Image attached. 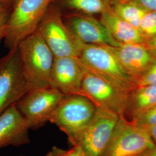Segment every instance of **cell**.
Returning <instances> with one entry per match:
<instances>
[{"mask_svg": "<svg viewBox=\"0 0 156 156\" xmlns=\"http://www.w3.org/2000/svg\"><path fill=\"white\" fill-rule=\"evenodd\" d=\"M23 73L30 90L50 86L55 57L37 31L17 45Z\"/></svg>", "mask_w": 156, "mask_h": 156, "instance_id": "obj_1", "label": "cell"}, {"mask_svg": "<svg viewBox=\"0 0 156 156\" xmlns=\"http://www.w3.org/2000/svg\"><path fill=\"white\" fill-rule=\"evenodd\" d=\"M53 0H13L6 24L4 43L8 50L36 31Z\"/></svg>", "mask_w": 156, "mask_h": 156, "instance_id": "obj_2", "label": "cell"}, {"mask_svg": "<svg viewBox=\"0 0 156 156\" xmlns=\"http://www.w3.org/2000/svg\"><path fill=\"white\" fill-rule=\"evenodd\" d=\"M97 107L88 97L82 94L65 95L50 118L68 137L72 146L89 126Z\"/></svg>", "mask_w": 156, "mask_h": 156, "instance_id": "obj_3", "label": "cell"}, {"mask_svg": "<svg viewBox=\"0 0 156 156\" xmlns=\"http://www.w3.org/2000/svg\"><path fill=\"white\" fill-rule=\"evenodd\" d=\"M79 58L87 69L118 88L131 93L137 87L135 79L104 46L84 44Z\"/></svg>", "mask_w": 156, "mask_h": 156, "instance_id": "obj_4", "label": "cell"}, {"mask_svg": "<svg viewBox=\"0 0 156 156\" xmlns=\"http://www.w3.org/2000/svg\"><path fill=\"white\" fill-rule=\"evenodd\" d=\"M55 57H79L84 44L63 21L61 11L51 4L36 30Z\"/></svg>", "mask_w": 156, "mask_h": 156, "instance_id": "obj_5", "label": "cell"}, {"mask_svg": "<svg viewBox=\"0 0 156 156\" xmlns=\"http://www.w3.org/2000/svg\"><path fill=\"white\" fill-rule=\"evenodd\" d=\"M64 95L51 86L30 90L16 105L30 129H37L49 122Z\"/></svg>", "mask_w": 156, "mask_h": 156, "instance_id": "obj_6", "label": "cell"}, {"mask_svg": "<svg viewBox=\"0 0 156 156\" xmlns=\"http://www.w3.org/2000/svg\"><path fill=\"white\" fill-rule=\"evenodd\" d=\"M156 147L147 129L120 116L104 156H141Z\"/></svg>", "mask_w": 156, "mask_h": 156, "instance_id": "obj_7", "label": "cell"}, {"mask_svg": "<svg viewBox=\"0 0 156 156\" xmlns=\"http://www.w3.org/2000/svg\"><path fill=\"white\" fill-rule=\"evenodd\" d=\"M87 69L81 87V94L88 97L96 107L124 116L128 109L129 94Z\"/></svg>", "mask_w": 156, "mask_h": 156, "instance_id": "obj_8", "label": "cell"}, {"mask_svg": "<svg viewBox=\"0 0 156 156\" xmlns=\"http://www.w3.org/2000/svg\"><path fill=\"white\" fill-rule=\"evenodd\" d=\"M28 90L17 47L0 58V114L16 104Z\"/></svg>", "mask_w": 156, "mask_h": 156, "instance_id": "obj_9", "label": "cell"}, {"mask_svg": "<svg viewBox=\"0 0 156 156\" xmlns=\"http://www.w3.org/2000/svg\"><path fill=\"white\" fill-rule=\"evenodd\" d=\"M120 116L97 107L92 120L75 145L81 147L85 156H104Z\"/></svg>", "mask_w": 156, "mask_h": 156, "instance_id": "obj_10", "label": "cell"}, {"mask_svg": "<svg viewBox=\"0 0 156 156\" xmlns=\"http://www.w3.org/2000/svg\"><path fill=\"white\" fill-rule=\"evenodd\" d=\"M63 21L73 35L86 45L119 46L107 28L94 16L82 13H62Z\"/></svg>", "mask_w": 156, "mask_h": 156, "instance_id": "obj_11", "label": "cell"}, {"mask_svg": "<svg viewBox=\"0 0 156 156\" xmlns=\"http://www.w3.org/2000/svg\"><path fill=\"white\" fill-rule=\"evenodd\" d=\"M86 70L78 57H55L50 86L64 95L81 94L82 84Z\"/></svg>", "mask_w": 156, "mask_h": 156, "instance_id": "obj_12", "label": "cell"}, {"mask_svg": "<svg viewBox=\"0 0 156 156\" xmlns=\"http://www.w3.org/2000/svg\"><path fill=\"white\" fill-rule=\"evenodd\" d=\"M30 128L13 104L0 114V149L9 146H20L30 142Z\"/></svg>", "mask_w": 156, "mask_h": 156, "instance_id": "obj_13", "label": "cell"}, {"mask_svg": "<svg viewBox=\"0 0 156 156\" xmlns=\"http://www.w3.org/2000/svg\"><path fill=\"white\" fill-rule=\"evenodd\" d=\"M104 46L117 58L135 80L145 73L156 59L142 44Z\"/></svg>", "mask_w": 156, "mask_h": 156, "instance_id": "obj_14", "label": "cell"}, {"mask_svg": "<svg viewBox=\"0 0 156 156\" xmlns=\"http://www.w3.org/2000/svg\"><path fill=\"white\" fill-rule=\"evenodd\" d=\"M100 16L99 20L101 23L121 44L145 43V39L138 29L117 16L112 9Z\"/></svg>", "mask_w": 156, "mask_h": 156, "instance_id": "obj_15", "label": "cell"}, {"mask_svg": "<svg viewBox=\"0 0 156 156\" xmlns=\"http://www.w3.org/2000/svg\"><path fill=\"white\" fill-rule=\"evenodd\" d=\"M62 13H75L95 16L112 9L111 0H53Z\"/></svg>", "mask_w": 156, "mask_h": 156, "instance_id": "obj_16", "label": "cell"}, {"mask_svg": "<svg viewBox=\"0 0 156 156\" xmlns=\"http://www.w3.org/2000/svg\"><path fill=\"white\" fill-rule=\"evenodd\" d=\"M156 105V84L136 87L129 98L128 109L132 118Z\"/></svg>", "mask_w": 156, "mask_h": 156, "instance_id": "obj_17", "label": "cell"}, {"mask_svg": "<svg viewBox=\"0 0 156 156\" xmlns=\"http://www.w3.org/2000/svg\"><path fill=\"white\" fill-rule=\"evenodd\" d=\"M112 8L117 16L137 29L142 17L147 11L132 0L115 2L112 4Z\"/></svg>", "mask_w": 156, "mask_h": 156, "instance_id": "obj_18", "label": "cell"}, {"mask_svg": "<svg viewBox=\"0 0 156 156\" xmlns=\"http://www.w3.org/2000/svg\"><path fill=\"white\" fill-rule=\"evenodd\" d=\"M138 30L145 41L156 35V11H147L140 22Z\"/></svg>", "mask_w": 156, "mask_h": 156, "instance_id": "obj_19", "label": "cell"}, {"mask_svg": "<svg viewBox=\"0 0 156 156\" xmlns=\"http://www.w3.org/2000/svg\"><path fill=\"white\" fill-rule=\"evenodd\" d=\"M137 126L149 129L156 125V105L133 117L131 120Z\"/></svg>", "mask_w": 156, "mask_h": 156, "instance_id": "obj_20", "label": "cell"}, {"mask_svg": "<svg viewBox=\"0 0 156 156\" xmlns=\"http://www.w3.org/2000/svg\"><path fill=\"white\" fill-rule=\"evenodd\" d=\"M137 87L156 84V58L148 69L136 80Z\"/></svg>", "mask_w": 156, "mask_h": 156, "instance_id": "obj_21", "label": "cell"}, {"mask_svg": "<svg viewBox=\"0 0 156 156\" xmlns=\"http://www.w3.org/2000/svg\"><path fill=\"white\" fill-rule=\"evenodd\" d=\"M48 154L50 156H85L83 151L79 145L73 146L69 150L62 149L53 146Z\"/></svg>", "mask_w": 156, "mask_h": 156, "instance_id": "obj_22", "label": "cell"}, {"mask_svg": "<svg viewBox=\"0 0 156 156\" xmlns=\"http://www.w3.org/2000/svg\"><path fill=\"white\" fill-rule=\"evenodd\" d=\"M10 9L11 5L0 2V42L4 38Z\"/></svg>", "mask_w": 156, "mask_h": 156, "instance_id": "obj_23", "label": "cell"}, {"mask_svg": "<svg viewBox=\"0 0 156 156\" xmlns=\"http://www.w3.org/2000/svg\"><path fill=\"white\" fill-rule=\"evenodd\" d=\"M144 44L151 55L156 58V35L145 41Z\"/></svg>", "mask_w": 156, "mask_h": 156, "instance_id": "obj_24", "label": "cell"}, {"mask_svg": "<svg viewBox=\"0 0 156 156\" xmlns=\"http://www.w3.org/2000/svg\"><path fill=\"white\" fill-rule=\"evenodd\" d=\"M149 11H156V0H132Z\"/></svg>", "mask_w": 156, "mask_h": 156, "instance_id": "obj_25", "label": "cell"}, {"mask_svg": "<svg viewBox=\"0 0 156 156\" xmlns=\"http://www.w3.org/2000/svg\"><path fill=\"white\" fill-rule=\"evenodd\" d=\"M147 130L151 135V139L156 146V125L147 129Z\"/></svg>", "mask_w": 156, "mask_h": 156, "instance_id": "obj_26", "label": "cell"}, {"mask_svg": "<svg viewBox=\"0 0 156 156\" xmlns=\"http://www.w3.org/2000/svg\"><path fill=\"white\" fill-rule=\"evenodd\" d=\"M141 156H156V147L146 151Z\"/></svg>", "mask_w": 156, "mask_h": 156, "instance_id": "obj_27", "label": "cell"}, {"mask_svg": "<svg viewBox=\"0 0 156 156\" xmlns=\"http://www.w3.org/2000/svg\"><path fill=\"white\" fill-rule=\"evenodd\" d=\"M12 1H13V0H0V2L4 3V4H6L11 5Z\"/></svg>", "mask_w": 156, "mask_h": 156, "instance_id": "obj_28", "label": "cell"}, {"mask_svg": "<svg viewBox=\"0 0 156 156\" xmlns=\"http://www.w3.org/2000/svg\"><path fill=\"white\" fill-rule=\"evenodd\" d=\"M111 4H112L113 3L117 2V1H128V0H111Z\"/></svg>", "mask_w": 156, "mask_h": 156, "instance_id": "obj_29", "label": "cell"}, {"mask_svg": "<svg viewBox=\"0 0 156 156\" xmlns=\"http://www.w3.org/2000/svg\"><path fill=\"white\" fill-rule=\"evenodd\" d=\"M49 156V154H48V153H47V154H46V156Z\"/></svg>", "mask_w": 156, "mask_h": 156, "instance_id": "obj_30", "label": "cell"}, {"mask_svg": "<svg viewBox=\"0 0 156 156\" xmlns=\"http://www.w3.org/2000/svg\"></svg>", "mask_w": 156, "mask_h": 156, "instance_id": "obj_31", "label": "cell"}]
</instances>
